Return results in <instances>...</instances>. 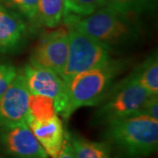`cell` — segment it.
Instances as JSON below:
<instances>
[{
	"mask_svg": "<svg viewBox=\"0 0 158 158\" xmlns=\"http://www.w3.org/2000/svg\"><path fill=\"white\" fill-rule=\"evenodd\" d=\"M63 19L68 27L92 37L111 52L133 44L140 35V28L133 17L108 6H102L85 17Z\"/></svg>",
	"mask_w": 158,
	"mask_h": 158,
	"instance_id": "1",
	"label": "cell"
},
{
	"mask_svg": "<svg viewBox=\"0 0 158 158\" xmlns=\"http://www.w3.org/2000/svg\"><path fill=\"white\" fill-rule=\"evenodd\" d=\"M105 136L130 157L148 156L157 149L158 120L137 114L106 125Z\"/></svg>",
	"mask_w": 158,
	"mask_h": 158,
	"instance_id": "2",
	"label": "cell"
},
{
	"mask_svg": "<svg viewBox=\"0 0 158 158\" xmlns=\"http://www.w3.org/2000/svg\"><path fill=\"white\" fill-rule=\"evenodd\" d=\"M123 64L112 60L98 68L77 74L67 84L68 118L78 108L100 104L113 82L122 70Z\"/></svg>",
	"mask_w": 158,
	"mask_h": 158,
	"instance_id": "3",
	"label": "cell"
},
{
	"mask_svg": "<svg viewBox=\"0 0 158 158\" xmlns=\"http://www.w3.org/2000/svg\"><path fill=\"white\" fill-rule=\"evenodd\" d=\"M152 96L141 86L131 73L121 82L113 85L105 98L100 102L93 116V123L107 125L113 121L137 115Z\"/></svg>",
	"mask_w": 158,
	"mask_h": 158,
	"instance_id": "4",
	"label": "cell"
},
{
	"mask_svg": "<svg viewBox=\"0 0 158 158\" xmlns=\"http://www.w3.org/2000/svg\"><path fill=\"white\" fill-rule=\"evenodd\" d=\"M68 32V58L59 75L66 85L76 75L101 67L113 60L111 51L92 37L70 27Z\"/></svg>",
	"mask_w": 158,
	"mask_h": 158,
	"instance_id": "5",
	"label": "cell"
},
{
	"mask_svg": "<svg viewBox=\"0 0 158 158\" xmlns=\"http://www.w3.org/2000/svg\"><path fill=\"white\" fill-rule=\"evenodd\" d=\"M30 93L47 96L53 99L57 114L68 119L67 85L58 74L44 68L27 64L22 69Z\"/></svg>",
	"mask_w": 158,
	"mask_h": 158,
	"instance_id": "6",
	"label": "cell"
},
{
	"mask_svg": "<svg viewBox=\"0 0 158 158\" xmlns=\"http://www.w3.org/2000/svg\"><path fill=\"white\" fill-rule=\"evenodd\" d=\"M68 53L69 32L58 28L41 37L30 56L29 63L60 75L67 62Z\"/></svg>",
	"mask_w": 158,
	"mask_h": 158,
	"instance_id": "7",
	"label": "cell"
},
{
	"mask_svg": "<svg viewBox=\"0 0 158 158\" xmlns=\"http://www.w3.org/2000/svg\"><path fill=\"white\" fill-rule=\"evenodd\" d=\"M30 91L22 71L18 72L0 98V127L27 124Z\"/></svg>",
	"mask_w": 158,
	"mask_h": 158,
	"instance_id": "8",
	"label": "cell"
},
{
	"mask_svg": "<svg viewBox=\"0 0 158 158\" xmlns=\"http://www.w3.org/2000/svg\"><path fill=\"white\" fill-rule=\"evenodd\" d=\"M0 128V145L11 157L48 158L27 124Z\"/></svg>",
	"mask_w": 158,
	"mask_h": 158,
	"instance_id": "9",
	"label": "cell"
},
{
	"mask_svg": "<svg viewBox=\"0 0 158 158\" xmlns=\"http://www.w3.org/2000/svg\"><path fill=\"white\" fill-rule=\"evenodd\" d=\"M28 34L27 20L0 4V53H14L21 49Z\"/></svg>",
	"mask_w": 158,
	"mask_h": 158,
	"instance_id": "10",
	"label": "cell"
},
{
	"mask_svg": "<svg viewBox=\"0 0 158 158\" xmlns=\"http://www.w3.org/2000/svg\"><path fill=\"white\" fill-rule=\"evenodd\" d=\"M27 126L48 156L51 158H57L65 134L62 120L58 115L56 114L54 117L41 121L30 117Z\"/></svg>",
	"mask_w": 158,
	"mask_h": 158,
	"instance_id": "11",
	"label": "cell"
},
{
	"mask_svg": "<svg viewBox=\"0 0 158 158\" xmlns=\"http://www.w3.org/2000/svg\"><path fill=\"white\" fill-rule=\"evenodd\" d=\"M76 158H109L110 148L106 143L89 141L77 134H69Z\"/></svg>",
	"mask_w": 158,
	"mask_h": 158,
	"instance_id": "12",
	"label": "cell"
},
{
	"mask_svg": "<svg viewBox=\"0 0 158 158\" xmlns=\"http://www.w3.org/2000/svg\"><path fill=\"white\" fill-rule=\"evenodd\" d=\"M132 74L139 84L151 95H158V59L156 52L148 57Z\"/></svg>",
	"mask_w": 158,
	"mask_h": 158,
	"instance_id": "13",
	"label": "cell"
},
{
	"mask_svg": "<svg viewBox=\"0 0 158 158\" xmlns=\"http://www.w3.org/2000/svg\"><path fill=\"white\" fill-rule=\"evenodd\" d=\"M65 12V0H39L37 20L43 26L55 28L62 22Z\"/></svg>",
	"mask_w": 158,
	"mask_h": 158,
	"instance_id": "14",
	"label": "cell"
},
{
	"mask_svg": "<svg viewBox=\"0 0 158 158\" xmlns=\"http://www.w3.org/2000/svg\"><path fill=\"white\" fill-rule=\"evenodd\" d=\"M29 113L35 120H46L57 114L53 99L47 96L32 94L29 96Z\"/></svg>",
	"mask_w": 158,
	"mask_h": 158,
	"instance_id": "15",
	"label": "cell"
},
{
	"mask_svg": "<svg viewBox=\"0 0 158 158\" xmlns=\"http://www.w3.org/2000/svg\"><path fill=\"white\" fill-rule=\"evenodd\" d=\"M105 0H65L64 17L82 18L104 6Z\"/></svg>",
	"mask_w": 158,
	"mask_h": 158,
	"instance_id": "16",
	"label": "cell"
},
{
	"mask_svg": "<svg viewBox=\"0 0 158 158\" xmlns=\"http://www.w3.org/2000/svg\"><path fill=\"white\" fill-rule=\"evenodd\" d=\"M153 0H105L104 6L111 7L116 11L131 17L147 11Z\"/></svg>",
	"mask_w": 158,
	"mask_h": 158,
	"instance_id": "17",
	"label": "cell"
},
{
	"mask_svg": "<svg viewBox=\"0 0 158 158\" xmlns=\"http://www.w3.org/2000/svg\"><path fill=\"white\" fill-rule=\"evenodd\" d=\"M6 6L18 12L26 20L34 23L38 17L39 0H4Z\"/></svg>",
	"mask_w": 158,
	"mask_h": 158,
	"instance_id": "18",
	"label": "cell"
},
{
	"mask_svg": "<svg viewBox=\"0 0 158 158\" xmlns=\"http://www.w3.org/2000/svg\"><path fill=\"white\" fill-rule=\"evenodd\" d=\"M16 68L8 63H0V98L16 77Z\"/></svg>",
	"mask_w": 158,
	"mask_h": 158,
	"instance_id": "19",
	"label": "cell"
},
{
	"mask_svg": "<svg viewBox=\"0 0 158 158\" xmlns=\"http://www.w3.org/2000/svg\"><path fill=\"white\" fill-rule=\"evenodd\" d=\"M138 114L146 115L158 120V95H152L144 103Z\"/></svg>",
	"mask_w": 158,
	"mask_h": 158,
	"instance_id": "20",
	"label": "cell"
},
{
	"mask_svg": "<svg viewBox=\"0 0 158 158\" xmlns=\"http://www.w3.org/2000/svg\"><path fill=\"white\" fill-rule=\"evenodd\" d=\"M69 131H65L64 140H63L62 146L61 148V150L59 152L57 158H76L75 155H74L72 147H71V144H70V141H69Z\"/></svg>",
	"mask_w": 158,
	"mask_h": 158,
	"instance_id": "21",
	"label": "cell"
}]
</instances>
